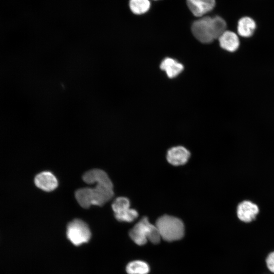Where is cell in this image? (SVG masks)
Masks as SVG:
<instances>
[{
  "mask_svg": "<svg viewBox=\"0 0 274 274\" xmlns=\"http://www.w3.org/2000/svg\"><path fill=\"white\" fill-rule=\"evenodd\" d=\"M37 187L45 191L50 192L55 189L58 186L56 177L50 172H43L38 174L35 178Z\"/></svg>",
  "mask_w": 274,
  "mask_h": 274,
  "instance_id": "52a82bcc",
  "label": "cell"
},
{
  "mask_svg": "<svg viewBox=\"0 0 274 274\" xmlns=\"http://www.w3.org/2000/svg\"><path fill=\"white\" fill-rule=\"evenodd\" d=\"M259 212L258 206L249 200L241 202L237 207L236 215L238 219L245 223L254 221Z\"/></svg>",
  "mask_w": 274,
  "mask_h": 274,
  "instance_id": "5b68a950",
  "label": "cell"
},
{
  "mask_svg": "<svg viewBox=\"0 0 274 274\" xmlns=\"http://www.w3.org/2000/svg\"><path fill=\"white\" fill-rule=\"evenodd\" d=\"M112 208L114 214H116L130 208V201L125 197H119L113 202Z\"/></svg>",
  "mask_w": 274,
  "mask_h": 274,
  "instance_id": "e0dca14e",
  "label": "cell"
},
{
  "mask_svg": "<svg viewBox=\"0 0 274 274\" xmlns=\"http://www.w3.org/2000/svg\"><path fill=\"white\" fill-rule=\"evenodd\" d=\"M226 28V22L222 17L219 16H206L192 23L191 31L199 42L208 44L218 39Z\"/></svg>",
  "mask_w": 274,
  "mask_h": 274,
  "instance_id": "6da1fadb",
  "label": "cell"
},
{
  "mask_svg": "<svg viewBox=\"0 0 274 274\" xmlns=\"http://www.w3.org/2000/svg\"><path fill=\"white\" fill-rule=\"evenodd\" d=\"M265 263L268 271L274 274V250L267 254L265 259Z\"/></svg>",
  "mask_w": 274,
  "mask_h": 274,
  "instance_id": "ac0fdd59",
  "label": "cell"
},
{
  "mask_svg": "<svg viewBox=\"0 0 274 274\" xmlns=\"http://www.w3.org/2000/svg\"><path fill=\"white\" fill-rule=\"evenodd\" d=\"M155 225L161 238L165 241L171 242L179 240L184 236V224L177 217L163 215L157 220Z\"/></svg>",
  "mask_w": 274,
  "mask_h": 274,
  "instance_id": "3957f363",
  "label": "cell"
},
{
  "mask_svg": "<svg viewBox=\"0 0 274 274\" xmlns=\"http://www.w3.org/2000/svg\"><path fill=\"white\" fill-rule=\"evenodd\" d=\"M75 197L79 204L84 208L93 205L92 189L85 187L79 189L75 192Z\"/></svg>",
  "mask_w": 274,
  "mask_h": 274,
  "instance_id": "4fadbf2b",
  "label": "cell"
},
{
  "mask_svg": "<svg viewBox=\"0 0 274 274\" xmlns=\"http://www.w3.org/2000/svg\"><path fill=\"white\" fill-rule=\"evenodd\" d=\"M187 5L196 17H201L212 11L216 5L215 0H187Z\"/></svg>",
  "mask_w": 274,
  "mask_h": 274,
  "instance_id": "ba28073f",
  "label": "cell"
},
{
  "mask_svg": "<svg viewBox=\"0 0 274 274\" xmlns=\"http://www.w3.org/2000/svg\"><path fill=\"white\" fill-rule=\"evenodd\" d=\"M66 235L74 245L79 246L89 241L91 237V232L85 222L76 219L68 224Z\"/></svg>",
  "mask_w": 274,
  "mask_h": 274,
  "instance_id": "277c9868",
  "label": "cell"
},
{
  "mask_svg": "<svg viewBox=\"0 0 274 274\" xmlns=\"http://www.w3.org/2000/svg\"><path fill=\"white\" fill-rule=\"evenodd\" d=\"M160 67L165 72L169 78H173L180 74L184 69V66L172 58H166L161 62Z\"/></svg>",
  "mask_w": 274,
  "mask_h": 274,
  "instance_id": "7c38bea8",
  "label": "cell"
},
{
  "mask_svg": "<svg viewBox=\"0 0 274 274\" xmlns=\"http://www.w3.org/2000/svg\"><path fill=\"white\" fill-rule=\"evenodd\" d=\"M131 239L137 245H145L148 241L153 244L158 243L161 238L155 225L152 224L146 217H144L129 232Z\"/></svg>",
  "mask_w": 274,
  "mask_h": 274,
  "instance_id": "7a4b0ae2",
  "label": "cell"
},
{
  "mask_svg": "<svg viewBox=\"0 0 274 274\" xmlns=\"http://www.w3.org/2000/svg\"><path fill=\"white\" fill-rule=\"evenodd\" d=\"M220 47L229 52L237 50L240 46V40L237 33L226 30L218 39Z\"/></svg>",
  "mask_w": 274,
  "mask_h": 274,
  "instance_id": "9c48e42d",
  "label": "cell"
},
{
  "mask_svg": "<svg viewBox=\"0 0 274 274\" xmlns=\"http://www.w3.org/2000/svg\"><path fill=\"white\" fill-rule=\"evenodd\" d=\"M149 270L148 264L141 260L131 261L126 267V271L128 274H147Z\"/></svg>",
  "mask_w": 274,
  "mask_h": 274,
  "instance_id": "5bb4252c",
  "label": "cell"
},
{
  "mask_svg": "<svg viewBox=\"0 0 274 274\" xmlns=\"http://www.w3.org/2000/svg\"><path fill=\"white\" fill-rule=\"evenodd\" d=\"M190 156L189 151L183 146H176L169 149L166 159L171 164L175 166L185 164Z\"/></svg>",
  "mask_w": 274,
  "mask_h": 274,
  "instance_id": "8992f818",
  "label": "cell"
},
{
  "mask_svg": "<svg viewBox=\"0 0 274 274\" xmlns=\"http://www.w3.org/2000/svg\"><path fill=\"white\" fill-rule=\"evenodd\" d=\"M257 28L255 19L250 16L241 17L237 23V35L244 38H249L253 36Z\"/></svg>",
  "mask_w": 274,
  "mask_h": 274,
  "instance_id": "30bf717a",
  "label": "cell"
},
{
  "mask_svg": "<svg viewBox=\"0 0 274 274\" xmlns=\"http://www.w3.org/2000/svg\"><path fill=\"white\" fill-rule=\"evenodd\" d=\"M149 0H130L129 6L131 11L136 15L146 13L150 8Z\"/></svg>",
  "mask_w": 274,
  "mask_h": 274,
  "instance_id": "9a60e30c",
  "label": "cell"
},
{
  "mask_svg": "<svg viewBox=\"0 0 274 274\" xmlns=\"http://www.w3.org/2000/svg\"><path fill=\"white\" fill-rule=\"evenodd\" d=\"M115 218L123 222H131L138 216V212L133 209L129 208L121 212L114 214Z\"/></svg>",
  "mask_w": 274,
  "mask_h": 274,
  "instance_id": "2e32d148",
  "label": "cell"
},
{
  "mask_svg": "<svg viewBox=\"0 0 274 274\" xmlns=\"http://www.w3.org/2000/svg\"><path fill=\"white\" fill-rule=\"evenodd\" d=\"M83 181L87 184H101L113 185L107 174L99 169H93L86 172L83 176Z\"/></svg>",
  "mask_w": 274,
  "mask_h": 274,
  "instance_id": "8fae6325",
  "label": "cell"
}]
</instances>
